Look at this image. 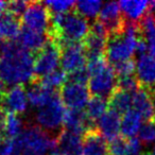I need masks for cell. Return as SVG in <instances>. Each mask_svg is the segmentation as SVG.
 <instances>
[{
	"label": "cell",
	"instance_id": "obj_1",
	"mask_svg": "<svg viewBox=\"0 0 155 155\" xmlns=\"http://www.w3.org/2000/svg\"><path fill=\"white\" fill-rule=\"evenodd\" d=\"M33 53L24 49L15 41H5L0 58V79L5 86H24L34 80Z\"/></svg>",
	"mask_w": 155,
	"mask_h": 155
},
{
	"label": "cell",
	"instance_id": "obj_2",
	"mask_svg": "<svg viewBox=\"0 0 155 155\" xmlns=\"http://www.w3.org/2000/svg\"><path fill=\"white\" fill-rule=\"evenodd\" d=\"M139 31L137 24L125 20V26L121 32L110 35L107 37L105 50V58L112 65L123 61L131 60L136 52Z\"/></svg>",
	"mask_w": 155,
	"mask_h": 155
},
{
	"label": "cell",
	"instance_id": "obj_3",
	"mask_svg": "<svg viewBox=\"0 0 155 155\" xmlns=\"http://www.w3.org/2000/svg\"><path fill=\"white\" fill-rule=\"evenodd\" d=\"M13 143L19 155L22 152L47 155L55 147L56 138H52L50 134L37 125H30L13 140Z\"/></svg>",
	"mask_w": 155,
	"mask_h": 155
},
{
	"label": "cell",
	"instance_id": "obj_4",
	"mask_svg": "<svg viewBox=\"0 0 155 155\" xmlns=\"http://www.w3.org/2000/svg\"><path fill=\"white\" fill-rule=\"evenodd\" d=\"M65 114V105L58 94L49 103L38 108L35 114V122L37 127L51 135L64 124Z\"/></svg>",
	"mask_w": 155,
	"mask_h": 155
},
{
	"label": "cell",
	"instance_id": "obj_5",
	"mask_svg": "<svg viewBox=\"0 0 155 155\" xmlns=\"http://www.w3.org/2000/svg\"><path fill=\"white\" fill-rule=\"evenodd\" d=\"M62 47L54 39L49 38L46 46L36 53L34 63V80H41L46 75L58 70L61 64ZM33 80V81H34Z\"/></svg>",
	"mask_w": 155,
	"mask_h": 155
},
{
	"label": "cell",
	"instance_id": "obj_6",
	"mask_svg": "<svg viewBox=\"0 0 155 155\" xmlns=\"http://www.w3.org/2000/svg\"><path fill=\"white\" fill-rule=\"evenodd\" d=\"M25 28L48 34L51 27V14L43 2L32 1L21 17Z\"/></svg>",
	"mask_w": 155,
	"mask_h": 155
},
{
	"label": "cell",
	"instance_id": "obj_7",
	"mask_svg": "<svg viewBox=\"0 0 155 155\" xmlns=\"http://www.w3.org/2000/svg\"><path fill=\"white\" fill-rule=\"evenodd\" d=\"M117 75L113 67L106 65L101 70L97 71L89 77V91L96 97L110 98V95L117 88Z\"/></svg>",
	"mask_w": 155,
	"mask_h": 155
},
{
	"label": "cell",
	"instance_id": "obj_8",
	"mask_svg": "<svg viewBox=\"0 0 155 155\" xmlns=\"http://www.w3.org/2000/svg\"><path fill=\"white\" fill-rule=\"evenodd\" d=\"M87 55L83 43L66 44L62 47L61 65L65 72L71 73L86 67Z\"/></svg>",
	"mask_w": 155,
	"mask_h": 155
},
{
	"label": "cell",
	"instance_id": "obj_9",
	"mask_svg": "<svg viewBox=\"0 0 155 155\" xmlns=\"http://www.w3.org/2000/svg\"><path fill=\"white\" fill-rule=\"evenodd\" d=\"M60 97L69 110H82L89 101V91L86 85L66 82L61 88Z\"/></svg>",
	"mask_w": 155,
	"mask_h": 155
},
{
	"label": "cell",
	"instance_id": "obj_10",
	"mask_svg": "<svg viewBox=\"0 0 155 155\" xmlns=\"http://www.w3.org/2000/svg\"><path fill=\"white\" fill-rule=\"evenodd\" d=\"M98 20L106 28L108 36L121 32L125 26V19L122 17L119 2L115 1H108L102 5Z\"/></svg>",
	"mask_w": 155,
	"mask_h": 155
},
{
	"label": "cell",
	"instance_id": "obj_11",
	"mask_svg": "<svg viewBox=\"0 0 155 155\" xmlns=\"http://www.w3.org/2000/svg\"><path fill=\"white\" fill-rule=\"evenodd\" d=\"M29 106L28 94L24 86H14L3 94V110L8 113L24 114Z\"/></svg>",
	"mask_w": 155,
	"mask_h": 155
},
{
	"label": "cell",
	"instance_id": "obj_12",
	"mask_svg": "<svg viewBox=\"0 0 155 155\" xmlns=\"http://www.w3.org/2000/svg\"><path fill=\"white\" fill-rule=\"evenodd\" d=\"M136 75L141 88L147 91L155 88V58L151 54L138 56L136 62Z\"/></svg>",
	"mask_w": 155,
	"mask_h": 155
},
{
	"label": "cell",
	"instance_id": "obj_13",
	"mask_svg": "<svg viewBox=\"0 0 155 155\" xmlns=\"http://www.w3.org/2000/svg\"><path fill=\"white\" fill-rule=\"evenodd\" d=\"M97 129L100 132V134L110 142L115 138L118 137L121 131L120 114L110 108L97 121Z\"/></svg>",
	"mask_w": 155,
	"mask_h": 155
},
{
	"label": "cell",
	"instance_id": "obj_14",
	"mask_svg": "<svg viewBox=\"0 0 155 155\" xmlns=\"http://www.w3.org/2000/svg\"><path fill=\"white\" fill-rule=\"evenodd\" d=\"M64 125L70 132L77 134H85L88 130L97 127V124L91 121L86 113L81 110H66L64 119Z\"/></svg>",
	"mask_w": 155,
	"mask_h": 155
},
{
	"label": "cell",
	"instance_id": "obj_15",
	"mask_svg": "<svg viewBox=\"0 0 155 155\" xmlns=\"http://www.w3.org/2000/svg\"><path fill=\"white\" fill-rule=\"evenodd\" d=\"M18 45L31 53H38L49 41V35L22 27L17 37Z\"/></svg>",
	"mask_w": 155,
	"mask_h": 155
},
{
	"label": "cell",
	"instance_id": "obj_16",
	"mask_svg": "<svg viewBox=\"0 0 155 155\" xmlns=\"http://www.w3.org/2000/svg\"><path fill=\"white\" fill-rule=\"evenodd\" d=\"M56 146L64 155H83V138L80 134L63 130L56 137Z\"/></svg>",
	"mask_w": 155,
	"mask_h": 155
},
{
	"label": "cell",
	"instance_id": "obj_17",
	"mask_svg": "<svg viewBox=\"0 0 155 155\" xmlns=\"http://www.w3.org/2000/svg\"><path fill=\"white\" fill-rule=\"evenodd\" d=\"M108 146L106 139L100 134L97 127L91 129L83 137V155H106Z\"/></svg>",
	"mask_w": 155,
	"mask_h": 155
},
{
	"label": "cell",
	"instance_id": "obj_18",
	"mask_svg": "<svg viewBox=\"0 0 155 155\" xmlns=\"http://www.w3.org/2000/svg\"><path fill=\"white\" fill-rule=\"evenodd\" d=\"M27 94H28L29 104H31L33 107L41 108L49 103L58 95V91L48 88L41 85L38 81L34 80L30 83Z\"/></svg>",
	"mask_w": 155,
	"mask_h": 155
},
{
	"label": "cell",
	"instance_id": "obj_19",
	"mask_svg": "<svg viewBox=\"0 0 155 155\" xmlns=\"http://www.w3.org/2000/svg\"><path fill=\"white\" fill-rule=\"evenodd\" d=\"M133 108L146 121L155 120V110L149 91L140 87L133 94Z\"/></svg>",
	"mask_w": 155,
	"mask_h": 155
},
{
	"label": "cell",
	"instance_id": "obj_20",
	"mask_svg": "<svg viewBox=\"0 0 155 155\" xmlns=\"http://www.w3.org/2000/svg\"><path fill=\"white\" fill-rule=\"evenodd\" d=\"M21 30L18 17L5 11L0 14V41H14Z\"/></svg>",
	"mask_w": 155,
	"mask_h": 155
},
{
	"label": "cell",
	"instance_id": "obj_21",
	"mask_svg": "<svg viewBox=\"0 0 155 155\" xmlns=\"http://www.w3.org/2000/svg\"><path fill=\"white\" fill-rule=\"evenodd\" d=\"M119 5L127 21L134 24H138L149 10L148 1H121Z\"/></svg>",
	"mask_w": 155,
	"mask_h": 155
},
{
	"label": "cell",
	"instance_id": "obj_22",
	"mask_svg": "<svg viewBox=\"0 0 155 155\" xmlns=\"http://www.w3.org/2000/svg\"><path fill=\"white\" fill-rule=\"evenodd\" d=\"M108 106L118 114H125L133 107V94L117 87L108 98Z\"/></svg>",
	"mask_w": 155,
	"mask_h": 155
},
{
	"label": "cell",
	"instance_id": "obj_23",
	"mask_svg": "<svg viewBox=\"0 0 155 155\" xmlns=\"http://www.w3.org/2000/svg\"><path fill=\"white\" fill-rule=\"evenodd\" d=\"M142 118L133 108L123 114L121 119V133L125 138H134L140 131Z\"/></svg>",
	"mask_w": 155,
	"mask_h": 155
},
{
	"label": "cell",
	"instance_id": "obj_24",
	"mask_svg": "<svg viewBox=\"0 0 155 155\" xmlns=\"http://www.w3.org/2000/svg\"><path fill=\"white\" fill-rule=\"evenodd\" d=\"M5 136L8 140H14L24 131V122L19 115L14 113H8L5 115Z\"/></svg>",
	"mask_w": 155,
	"mask_h": 155
},
{
	"label": "cell",
	"instance_id": "obj_25",
	"mask_svg": "<svg viewBox=\"0 0 155 155\" xmlns=\"http://www.w3.org/2000/svg\"><path fill=\"white\" fill-rule=\"evenodd\" d=\"M108 103L106 102V100L104 98L101 97H96L94 96L93 98H91L87 103L86 106V115L88 117V119L91 121H93L94 123H96V121H98L107 110Z\"/></svg>",
	"mask_w": 155,
	"mask_h": 155
},
{
	"label": "cell",
	"instance_id": "obj_26",
	"mask_svg": "<svg viewBox=\"0 0 155 155\" xmlns=\"http://www.w3.org/2000/svg\"><path fill=\"white\" fill-rule=\"evenodd\" d=\"M140 37L148 43L155 37V13L148 12L137 24Z\"/></svg>",
	"mask_w": 155,
	"mask_h": 155
},
{
	"label": "cell",
	"instance_id": "obj_27",
	"mask_svg": "<svg viewBox=\"0 0 155 155\" xmlns=\"http://www.w3.org/2000/svg\"><path fill=\"white\" fill-rule=\"evenodd\" d=\"M103 3L99 0H88V1H78L75 2V11L82 17L95 18L100 13Z\"/></svg>",
	"mask_w": 155,
	"mask_h": 155
},
{
	"label": "cell",
	"instance_id": "obj_28",
	"mask_svg": "<svg viewBox=\"0 0 155 155\" xmlns=\"http://www.w3.org/2000/svg\"><path fill=\"white\" fill-rule=\"evenodd\" d=\"M36 81H38L41 85L48 87V88L56 91V88H60V87L62 88L64 86V84L67 81V74L63 69H58L50 74L46 75L45 78H43L41 80Z\"/></svg>",
	"mask_w": 155,
	"mask_h": 155
},
{
	"label": "cell",
	"instance_id": "obj_29",
	"mask_svg": "<svg viewBox=\"0 0 155 155\" xmlns=\"http://www.w3.org/2000/svg\"><path fill=\"white\" fill-rule=\"evenodd\" d=\"M110 155H127L129 154V138L118 136L108 144Z\"/></svg>",
	"mask_w": 155,
	"mask_h": 155
},
{
	"label": "cell",
	"instance_id": "obj_30",
	"mask_svg": "<svg viewBox=\"0 0 155 155\" xmlns=\"http://www.w3.org/2000/svg\"><path fill=\"white\" fill-rule=\"evenodd\" d=\"M45 5L48 8L50 14H66L69 13L71 9L73 7H75V2L74 1H47L45 2Z\"/></svg>",
	"mask_w": 155,
	"mask_h": 155
},
{
	"label": "cell",
	"instance_id": "obj_31",
	"mask_svg": "<svg viewBox=\"0 0 155 155\" xmlns=\"http://www.w3.org/2000/svg\"><path fill=\"white\" fill-rule=\"evenodd\" d=\"M139 140L146 144L155 142V120L146 121L139 131Z\"/></svg>",
	"mask_w": 155,
	"mask_h": 155
},
{
	"label": "cell",
	"instance_id": "obj_32",
	"mask_svg": "<svg viewBox=\"0 0 155 155\" xmlns=\"http://www.w3.org/2000/svg\"><path fill=\"white\" fill-rule=\"evenodd\" d=\"M113 69H114L118 79L119 78L130 77L133 74L134 71H136V64L133 60L123 61V62H119L113 65Z\"/></svg>",
	"mask_w": 155,
	"mask_h": 155
},
{
	"label": "cell",
	"instance_id": "obj_33",
	"mask_svg": "<svg viewBox=\"0 0 155 155\" xmlns=\"http://www.w3.org/2000/svg\"><path fill=\"white\" fill-rule=\"evenodd\" d=\"M117 87L127 93L134 94L140 88V84L138 82L137 78L130 75V77L119 78L118 82H117Z\"/></svg>",
	"mask_w": 155,
	"mask_h": 155
},
{
	"label": "cell",
	"instance_id": "obj_34",
	"mask_svg": "<svg viewBox=\"0 0 155 155\" xmlns=\"http://www.w3.org/2000/svg\"><path fill=\"white\" fill-rule=\"evenodd\" d=\"M68 82L77 83V84H82L86 85V83H88L89 81V73L86 67L81 68L79 70H75L71 73H68Z\"/></svg>",
	"mask_w": 155,
	"mask_h": 155
},
{
	"label": "cell",
	"instance_id": "obj_35",
	"mask_svg": "<svg viewBox=\"0 0 155 155\" xmlns=\"http://www.w3.org/2000/svg\"><path fill=\"white\" fill-rule=\"evenodd\" d=\"M29 3L27 1H22V0H16V1H11L8 2V9L7 11L10 12L11 14H13L14 16L19 18L20 16L22 17V15L25 14V12L27 11L29 7Z\"/></svg>",
	"mask_w": 155,
	"mask_h": 155
},
{
	"label": "cell",
	"instance_id": "obj_36",
	"mask_svg": "<svg viewBox=\"0 0 155 155\" xmlns=\"http://www.w3.org/2000/svg\"><path fill=\"white\" fill-rule=\"evenodd\" d=\"M142 151V144L138 138H129V154L127 155H140Z\"/></svg>",
	"mask_w": 155,
	"mask_h": 155
},
{
	"label": "cell",
	"instance_id": "obj_37",
	"mask_svg": "<svg viewBox=\"0 0 155 155\" xmlns=\"http://www.w3.org/2000/svg\"><path fill=\"white\" fill-rule=\"evenodd\" d=\"M14 152H16V149L14 147L13 140L0 141V155H12Z\"/></svg>",
	"mask_w": 155,
	"mask_h": 155
},
{
	"label": "cell",
	"instance_id": "obj_38",
	"mask_svg": "<svg viewBox=\"0 0 155 155\" xmlns=\"http://www.w3.org/2000/svg\"><path fill=\"white\" fill-rule=\"evenodd\" d=\"M148 46H149V50H150L151 55L155 58V37L148 41Z\"/></svg>",
	"mask_w": 155,
	"mask_h": 155
},
{
	"label": "cell",
	"instance_id": "obj_39",
	"mask_svg": "<svg viewBox=\"0 0 155 155\" xmlns=\"http://www.w3.org/2000/svg\"><path fill=\"white\" fill-rule=\"evenodd\" d=\"M8 9V2L5 1H0V14H2L3 12H5Z\"/></svg>",
	"mask_w": 155,
	"mask_h": 155
},
{
	"label": "cell",
	"instance_id": "obj_40",
	"mask_svg": "<svg viewBox=\"0 0 155 155\" xmlns=\"http://www.w3.org/2000/svg\"><path fill=\"white\" fill-rule=\"evenodd\" d=\"M149 93H150L151 99H152L153 105H154V110H155V88H153V89H151V91H149Z\"/></svg>",
	"mask_w": 155,
	"mask_h": 155
},
{
	"label": "cell",
	"instance_id": "obj_41",
	"mask_svg": "<svg viewBox=\"0 0 155 155\" xmlns=\"http://www.w3.org/2000/svg\"><path fill=\"white\" fill-rule=\"evenodd\" d=\"M5 91V84L3 83V81L0 79V95H3V91Z\"/></svg>",
	"mask_w": 155,
	"mask_h": 155
},
{
	"label": "cell",
	"instance_id": "obj_42",
	"mask_svg": "<svg viewBox=\"0 0 155 155\" xmlns=\"http://www.w3.org/2000/svg\"><path fill=\"white\" fill-rule=\"evenodd\" d=\"M3 110V95H0V113Z\"/></svg>",
	"mask_w": 155,
	"mask_h": 155
},
{
	"label": "cell",
	"instance_id": "obj_43",
	"mask_svg": "<svg viewBox=\"0 0 155 155\" xmlns=\"http://www.w3.org/2000/svg\"><path fill=\"white\" fill-rule=\"evenodd\" d=\"M3 44H5V41H0V58H1L2 53H3Z\"/></svg>",
	"mask_w": 155,
	"mask_h": 155
},
{
	"label": "cell",
	"instance_id": "obj_44",
	"mask_svg": "<svg viewBox=\"0 0 155 155\" xmlns=\"http://www.w3.org/2000/svg\"><path fill=\"white\" fill-rule=\"evenodd\" d=\"M20 155H41V154H36V153H30V152H22V153H20Z\"/></svg>",
	"mask_w": 155,
	"mask_h": 155
},
{
	"label": "cell",
	"instance_id": "obj_45",
	"mask_svg": "<svg viewBox=\"0 0 155 155\" xmlns=\"http://www.w3.org/2000/svg\"><path fill=\"white\" fill-rule=\"evenodd\" d=\"M12 155H19V153H18L17 151H16V152H14V153H13V154H12Z\"/></svg>",
	"mask_w": 155,
	"mask_h": 155
},
{
	"label": "cell",
	"instance_id": "obj_46",
	"mask_svg": "<svg viewBox=\"0 0 155 155\" xmlns=\"http://www.w3.org/2000/svg\"><path fill=\"white\" fill-rule=\"evenodd\" d=\"M144 155H155L154 153H147V154H144Z\"/></svg>",
	"mask_w": 155,
	"mask_h": 155
},
{
	"label": "cell",
	"instance_id": "obj_47",
	"mask_svg": "<svg viewBox=\"0 0 155 155\" xmlns=\"http://www.w3.org/2000/svg\"><path fill=\"white\" fill-rule=\"evenodd\" d=\"M153 151H154V154H155V143H154V148H153Z\"/></svg>",
	"mask_w": 155,
	"mask_h": 155
}]
</instances>
